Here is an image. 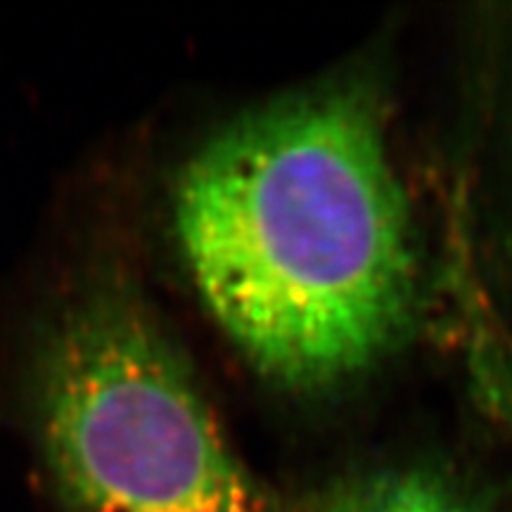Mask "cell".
Here are the masks:
<instances>
[{
    "instance_id": "6da1fadb",
    "label": "cell",
    "mask_w": 512,
    "mask_h": 512,
    "mask_svg": "<svg viewBox=\"0 0 512 512\" xmlns=\"http://www.w3.org/2000/svg\"><path fill=\"white\" fill-rule=\"evenodd\" d=\"M174 219L204 304L273 380L347 377L411 320V211L380 117L354 91L235 121L183 169Z\"/></svg>"
},
{
    "instance_id": "7a4b0ae2",
    "label": "cell",
    "mask_w": 512,
    "mask_h": 512,
    "mask_svg": "<svg viewBox=\"0 0 512 512\" xmlns=\"http://www.w3.org/2000/svg\"><path fill=\"white\" fill-rule=\"evenodd\" d=\"M36 387L60 512H271L131 287L100 285L60 313Z\"/></svg>"
},
{
    "instance_id": "3957f363",
    "label": "cell",
    "mask_w": 512,
    "mask_h": 512,
    "mask_svg": "<svg viewBox=\"0 0 512 512\" xmlns=\"http://www.w3.org/2000/svg\"><path fill=\"white\" fill-rule=\"evenodd\" d=\"M304 512H475L451 486L422 472H380L349 479Z\"/></svg>"
}]
</instances>
